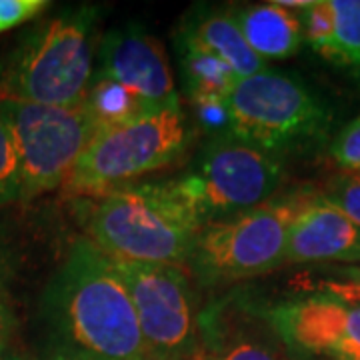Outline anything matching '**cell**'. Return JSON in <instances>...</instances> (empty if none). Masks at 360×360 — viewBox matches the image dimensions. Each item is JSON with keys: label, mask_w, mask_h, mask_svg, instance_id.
Listing matches in <instances>:
<instances>
[{"label": "cell", "mask_w": 360, "mask_h": 360, "mask_svg": "<svg viewBox=\"0 0 360 360\" xmlns=\"http://www.w3.org/2000/svg\"><path fill=\"white\" fill-rule=\"evenodd\" d=\"M44 302L70 348L101 360H153L127 286L89 238L68 248Z\"/></svg>", "instance_id": "1"}, {"label": "cell", "mask_w": 360, "mask_h": 360, "mask_svg": "<svg viewBox=\"0 0 360 360\" xmlns=\"http://www.w3.org/2000/svg\"><path fill=\"white\" fill-rule=\"evenodd\" d=\"M86 217L89 240L106 257L146 264H186L202 229L172 179L116 188Z\"/></svg>", "instance_id": "2"}, {"label": "cell", "mask_w": 360, "mask_h": 360, "mask_svg": "<svg viewBox=\"0 0 360 360\" xmlns=\"http://www.w3.org/2000/svg\"><path fill=\"white\" fill-rule=\"evenodd\" d=\"M92 6L30 28L0 70V96L49 106H80L94 77Z\"/></svg>", "instance_id": "3"}, {"label": "cell", "mask_w": 360, "mask_h": 360, "mask_svg": "<svg viewBox=\"0 0 360 360\" xmlns=\"http://www.w3.org/2000/svg\"><path fill=\"white\" fill-rule=\"evenodd\" d=\"M194 139L186 115L156 110L120 127L98 130L63 184L66 198H101L132 180L168 167Z\"/></svg>", "instance_id": "4"}, {"label": "cell", "mask_w": 360, "mask_h": 360, "mask_svg": "<svg viewBox=\"0 0 360 360\" xmlns=\"http://www.w3.org/2000/svg\"><path fill=\"white\" fill-rule=\"evenodd\" d=\"M226 101L232 136L278 158L322 144L333 124L330 108L300 78L269 68L238 78Z\"/></svg>", "instance_id": "5"}, {"label": "cell", "mask_w": 360, "mask_h": 360, "mask_svg": "<svg viewBox=\"0 0 360 360\" xmlns=\"http://www.w3.org/2000/svg\"><path fill=\"white\" fill-rule=\"evenodd\" d=\"M314 194L295 193L200 229L186 260L206 286L243 281L284 264L288 231Z\"/></svg>", "instance_id": "6"}, {"label": "cell", "mask_w": 360, "mask_h": 360, "mask_svg": "<svg viewBox=\"0 0 360 360\" xmlns=\"http://www.w3.org/2000/svg\"><path fill=\"white\" fill-rule=\"evenodd\" d=\"M283 180V158L226 134L210 139L194 167L172 182L206 226L269 202Z\"/></svg>", "instance_id": "7"}, {"label": "cell", "mask_w": 360, "mask_h": 360, "mask_svg": "<svg viewBox=\"0 0 360 360\" xmlns=\"http://www.w3.org/2000/svg\"><path fill=\"white\" fill-rule=\"evenodd\" d=\"M0 118L16 150L22 200L63 186L96 134L84 103L49 106L0 96Z\"/></svg>", "instance_id": "8"}, {"label": "cell", "mask_w": 360, "mask_h": 360, "mask_svg": "<svg viewBox=\"0 0 360 360\" xmlns=\"http://www.w3.org/2000/svg\"><path fill=\"white\" fill-rule=\"evenodd\" d=\"M110 258V257H108ZM134 304L153 360H184L196 342L191 278L176 264H146L110 258Z\"/></svg>", "instance_id": "9"}, {"label": "cell", "mask_w": 360, "mask_h": 360, "mask_svg": "<svg viewBox=\"0 0 360 360\" xmlns=\"http://www.w3.org/2000/svg\"><path fill=\"white\" fill-rule=\"evenodd\" d=\"M262 319L295 356L360 360V290L284 300Z\"/></svg>", "instance_id": "10"}, {"label": "cell", "mask_w": 360, "mask_h": 360, "mask_svg": "<svg viewBox=\"0 0 360 360\" xmlns=\"http://www.w3.org/2000/svg\"><path fill=\"white\" fill-rule=\"evenodd\" d=\"M94 77L136 94L150 110H179V92L162 42L136 25L112 28L98 49Z\"/></svg>", "instance_id": "11"}, {"label": "cell", "mask_w": 360, "mask_h": 360, "mask_svg": "<svg viewBox=\"0 0 360 360\" xmlns=\"http://www.w3.org/2000/svg\"><path fill=\"white\" fill-rule=\"evenodd\" d=\"M304 262H360V226L321 194L310 198L288 231L284 264Z\"/></svg>", "instance_id": "12"}, {"label": "cell", "mask_w": 360, "mask_h": 360, "mask_svg": "<svg viewBox=\"0 0 360 360\" xmlns=\"http://www.w3.org/2000/svg\"><path fill=\"white\" fill-rule=\"evenodd\" d=\"M232 16L248 46L264 63L290 58L304 42L298 16L276 2L245 6L234 11Z\"/></svg>", "instance_id": "13"}, {"label": "cell", "mask_w": 360, "mask_h": 360, "mask_svg": "<svg viewBox=\"0 0 360 360\" xmlns=\"http://www.w3.org/2000/svg\"><path fill=\"white\" fill-rule=\"evenodd\" d=\"M180 32H184L206 52L222 60L236 78L252 77L266 70V63L258 58L248 46L232 13L198 11L182 25Z\"/></svg>", "instance_id": "14"}, {"label": "cell", "mask_w": 360, "mask_h": 360, "mask_svg": "<svg viewBox=\"0 0 360 360\" xmlns=\"http://www.w3.org/2000/svg\"><path fill=\"white\" fill-rule=\"evenodd\" d=\"M176 52L182 68V80L191 101L198 98H229L234 82L238 80L229 66L200 44L180 32L176 39Z\"/></svg>", "instance_id": "15"}, {"label": "cell", "mask_w": 360, "mask_h": 360, "mask_svg": "<svg viewBox=\"0 0 360 360\" xmlns=\"http://www.w3.org/2000/svg\"><path fill=\"white\" fill-rule=\"evenodd\" d=\"M84 106L89 108L90 116L96 124V132L120 127L148 112H156V110H150L129 89L116 84L108 78L98 77H92L86 98H84Z\"/></svg>", "instance_id": "16"}, {"label": "cell", "mask_w": 360, "mask_h": 360, "mask_svg": "<svg viewBox=\"0 0 360 360\" xmlns=\"http://www.w3.org/2000/svg\"><path fill=\"white\" fill-rule=\"evenodd\" d=\"M335 11L333 63L347 68L360 84V0H330Z\"/></svg>", "instance_id": "17"}, {"label": "cell", "mask_w": 360, "mask_h": 360, "mask_svg": "<svg viewBox=\"0 0 360 360\" xmlns=\"http://www.w3.org/2000/svg\"><path fill=\"white\" fill-rule=\"evenodd\" d=\"M206 352L202 360H278L276 352L252 336L220 335L212 328H205Z\"/></svg>", "instance_id": "18"}, {"label": "cell", "mask_w": 360, "mask_h": 360, "mask_svg": "<svg viewBox=\"0 0 360 360\" xmlns=\"http://www.w3.org/2000/svg\"><path fill=\"white\" fill-rule=\"evenodd\" d=\"M300 26L302 37L319 52L322 58L333 63L335 54V11L330 0H312L307 8L300 11Z\"/></svg>", "instance_id": "19"}, {"label": "cell", "mask_w": 360, "mask_h": 360, "mask_svg": "<svg viewBox=\"0 0 360 360\" xmlns=\"http://www.w3.org/2000/svg\"><path fill=\"white\" fill-rule=\"evenodd\" d=\"M321 196L360 226V172H345L333 179Z\"/></svg>", "instance_id": "20"}, {"label": "cell", "mask_w": 360, "mask_h": 360, "mask_svg": "<svg viewBox=\"0 0 360 360\" xmlns=\"http://www.w3.org/2000/svg\"><path fill=\"white\" fill-rule=\"evenodd\" d=\"M20 198V170L11 132L0 118V206Z\"/></svg>", "instance_id": "21"}, {"label": "cell", "mask_w": 360, "mask_h": 360, "mask_svg": "<svg viewBox=\"0 0 360 360\" xmlns=\"http://www.w3.org/2000/svg\"><path fill=\"white\" fill-rule=\"evenodd\" d=\"M193 106L198 124L212 139L231 134L232 118L226 98H198V101H193Z\"/></svg>", "instance_id": "22"}, {"label": "cell", "mask_w": 360, "mask_h": 360, "mask_svg": "<svg viewBox=\"0 0 360 360\" xmlns=\"http://www.w3.org/2000/svg\"><path fill=\"white\" fill-rule=\"evenodd\" d=\"M330 155L345 172H360V115L336 134Z\"/></svg>", "instance_id": "23"}, {"label": "cell", "mask_w": 360, "mask_h": 360, "mask_svg": "<svg viewBox=\"0 0 360 360\" xmlns=\"http://www.w3.org/2000/svg\"><path fill=\"white\" fill-rule=\"evenodd\" d=\"M49 6L46 0H0V32L25 25Z\"/></svg>", "instance_id": "24"}, {"label": "cell", "mask_w": 360, "mask_h": 360, "mask_svg": "<svg viewBox=\"0 0 360 360\" xmlns=\"http://www.w3.org/2000/svg\"><path fill=\"white\" fill-rule=\"evenodd\" d=\"M13 322V307H11V296L6 290V284L0 276V336L6 335Z\"/></svg>", "instance_id": "25"}, {"label": "cell", "mask_w": 360, "mask_h": 360, "mask_svg": "<svg viewBox=\"0 0 360 360\" xmlns=\"http://www.w3.org/2000/svg\"><path fill=\"white\" fill-rule=\"evenodd\" d=\"M52 360H101L96 359V356H90L86 352H82V350H77V348H65V350H60L56 356Z\"/></svg>", "instance_id": "26"}, {"label": "cell", "mask_w": 360, "mask_h": 360, "mask_svg": "<svg viewBox=\"0 0 360 360\" xmlns=\"http://www.w3.org/2000/svg\"><path fill=\"white\" fill-rule=\"evenodd\" d=\"M2 338H4V336H0V354H2Z\"/></svg>", "instance_id": "27"}]
</instances>
